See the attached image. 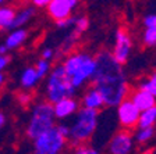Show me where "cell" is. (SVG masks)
<instances>
[{"mask_svg": "<svg viewBox=\"0 0 156 154\" xmlns=\"http://www.w3.org/2000/svg\"><path fill=\"white\" fill-rule=\"evenodd\" d=\"M10 63V57L9 56H3V54H0V72H3V70L9 65Z\"/></svg>", "mask_w": 156, "mask_h": 154, "instance_id": "cell-30", "label": "cell"}, {"mask_svg": "<svg viewBox=\"0 0 156 154\" xmlns=\"http://www.w3.org/2000/svg\"><path fill=\"white\" fill-rule=\"evenodd\" d=\"M155 135V128H138L135 132V140L140 145H145Z\"/></svg>", "mask_w": 156, "mask_h": 154, "instance_id": "cell-21", "label": "cell"}, {"mask_svg": "<svg viewBox=\"0 0 156 154\" xmlns=\"http://www.w3.org/2000/svg\"><path fill=\"white\" fill-rule=\"evenodd\" d=\"M96 71L92 78L94 87L102 94L106 107H117L127 99L130 89L123 65L112 57V53L103 50L98 53Z\"/></svg>", "mask_w": 156, "mask_h": 154, "instance_id": "cell-1", "label": "cell"}, {"mask_svg": "<svg viewBox=\"0 0 156 154\" xmlns=\"http://www.w3.org/2000/svg\"><path fill=\"white\" fill-rule=\"evenodd\" d=\"M34 68H35V71H36L38 79L41 80L50 74V61H46V60H42V58H41V60L35 64Z\"/></svg>", "mask_w": 156, "mask_h": 154, "instance_id": "cell-22", "label": "cell"}, {"mask_svg": "<svg viewBox=\"0 0 156 154\" xmlns=\"http://www.w3.org/2000/svg\"><path fill=\"white\" fill-rule=\"evenodd\" d=\"M96 128H98V111L82 107L81 110H78V112L75 114L74 119L71 122V125L68 126V131H70L68 139L75 146L85 145V142H88L92 138Z\"/></svg>", "mask_w": 156, "mask_h": 154, "instance_id": "cell-3", "label": "cell"}, {"mask_svg": "<svg viewBox=\"0 0 156 154\" xmlns=\"http://www.w3.org/2000/svg\"><path fill=\"white\" fill-rule=\"evenodd\" d=\"M89 26V19L87 18L85 15H75V21L74 25H73V33L77 35L78 38L85 32Z\"/></svg>", "mask_w": 156, "mask_h": 154, "instance_id": "cell-20", "label": "cell"}, {"mask_svg": "<svg viewBox=\"0 0 156 154\" xmlns=\"http://www.w3.org/2000/svg\"><path fill=\"white\" fill-rule=\"evenodd\" d=\"M142 43L146 47L156 46V28H145L142 33Z\"/></svg>", "mask_w": 156, "mask_h": 154, "instance_id": "cell-23", "label": "cell"}, {"mask_svg": "<svg viewBox=\"0 0 156 154\" xmlns=\"http://www.w3.org/2000/svg\"><path fill=\"white\" fill-rule=\"evenodd\" d=\"M39 79L38 75H36V71L34 67H27L25 70L21 72V77H20V85L24 90H31L38 85Z\"/></svg>", "mask_w": 156, "mask_h": 154, "instance_id": "cell-16", "label": "cell"}, {"mask_svg": "<svg viewBox=\"0 0 156 154\" xmlns=\"http://www.w3.org/2000/svg\"><path fill=\"white\" fill-rule=\"evenodd\" d=\"M136 89L146 90V92H149V93L156 99V71H153L148 78L141 80L140 84H138V87H136Z\"/></svg>", "mask_w": 156, "mask_h": 154, "instance_id": "cell-19", "label": "cell"}, {"mask_svg": "<svg viewBox=\"0 0 156 154\" xmlns=\"http://www.w3.org/2000/svg\"><path fill=\"white\" fill-rule=\"evenodd\" d=\"M53 112H55L56 119H66L73 117L78 112V101L74 97L62 99L56 104H53Z\"/></svg>", "mask_w": 156, "mask_h": 154, "instance_id": "cell-11", "label": "cell"}, {"mask_svg": "<svg viewBox=\"0 0 156 154\" xmlns=\"http://www.w3.org/2000/svg\"><path fill=\"white\" fill-rule=\"evenodd\" d=\"M77 4V0H50L46 9H48L49 15L57 22V21L73 17Z\"/></svg>", "mask_w": 156, "mask_h": 154, "instance_id": "cell-9", "label": "cell"}, {"mask_svg": "<svg viewBox=\"0 0 156 154\" xmlns=\"http://www.w3.org/2000/svg\"><path fill=\"white\" fill-rule=\"evenodd\" d=\"M66 143L67 139L55 126L50 131L38 136L34 140V147L36 154H60V151L66 147Z\"/></svg>", "mask_w": 156, "mask_h": 154, "instance_id": "cell-6", "label": "cell"}, {"mask_svg": "<svg viewBox=\"0 0 156 154\" xmlns=\"http://www.w3.org/2000/svg\"><path fill=\"white\" fill-rule=\"evenodd\" d=\"M55 121L56 117L53 112V104L48 101L38 103L29 117L28 125H27V136L31 140H35L42 133L55 128Z\"/></svg>", "mask_w": 156, "mask_h": 154, "instance_id": "cell-5", "label": "cell"}, {"mask_svg": "<svg viewBox=\"0 0 156 154\" xmlns=\"http://www.w3.org/2000/svg\"><path fill=\"white\" fill-rule=\"evenodd\" d=\"M131 49H133V40L130 33L127 32V29L119 28L114 33V47L112 51V57L120 65H123L130 57Z\"/></svg>", "mask_w": 156, "mask_h": 154, "instance_id": "cell-7", "label": "cell"}, {"mask_svg": "<svg viewBox=\"0 0 156 154\" xmlns=\"http://www.w3.org/2000/svg\"><path fill=\"white\" fill-rule=\"evenodd\" d=\"M16 17V10L11 6L0 7V31L2 29H10L13 19Z\"/></svg>", "mask_w": 156, "mask_h": 154, "instance_id": "cell-17", "label": "cell"}, {"mask_svg": "<svg viewBox=\"0 0 156 154\" xmlns=\"http://www.w3.org/2000/svg\"><path fill=\"white\" fill-rule=\"evenodd\" d=\"M49 2H50V0H34L32 6L35 7V9H36V7H48Z\"/></svg>", "mask_w": 156, "mask_h": 154, "instance_id": "cell-31", "label": "cell"}, {"mask_svg": "<svg viewBox=\"0 0 156 154\" xmlns=\"http://www.w3.org/2000/svg\"><path fill=\"white\" fill-rule=\"evenodd\" d=\"M17 100H18L23 106H27V104H29L31 103V100H32V96H31V93H28V92H21V93L17 96Z\"/></svg>", "mask_w": 156, "mask_h": 154, "instance_id": "cell-27", "label": "cell"}, {"mask_svg": "<svg viewBox=\"0 0 156 154\" xmlns=\"http://www.w3.org/2000/svg\"><path fill=\"white\" fill-rule=\"evenodd\" d=\"M7 51H9V50H7V47H6V46H4V45H2V46H0V54L6 56V53H7Z\"/></svg>", "mask_w": 156, "mask_h": 154, "instance_id": "cell-33", "label": "cell"}, {"mask_svg": "<svg viewBox=\"0 0 156 154\" xmlns=\"http://www.w3.org/2000/svg\"><path fill=\"white\" fill-rule=\"evenodd\" d=\"M62 65L73 86L75 89H81L94 78L96 71V58L84 51H77L67 56Z\"/></svg>", "mask_w": 156, "mask_h": 154, "instance_id": "cell-2", "label": "cell"}, {"mask_svg": "<svg viewBox=\"0 0 156 154\" xmlns=\"http://www.w3.org/2000/svg\"><path fill=\"white\" fill-rule=\"evenodd\" d=\"M128 99L133 101V104L140 110V112L145 111V110H149L152 107L156 106V99L146 90H141L136 89L134 92L130 93V97Z\"/></svg>", "mask_w": 156, "mask_h": 154, "instance_id": "cell-12", "label": "cell"}, {"mask_svg": "<svg viewBox=\"0 0 156 154\" xmlns=\"http://www.w3.org/2000/svg\"><path fill=\"white\" fill-rule=\"evenodd\" d=\"M6 125V115H4V112L0 111V129L3 128Z\"/></svg>", "mask_w": 156, "mask_h": 154, "instance_id": "cell-32", "label": "cell"}, {"mask_svg": "<svg viewBox=\"0 0 156 154\" xmlns=\"http://www.w3.org/2000/svg\"><path fill=\"white\" fill-rule=\"evenodd\" d=\"M55 57V50L50 47H45L42 50V60H46V61H50L52 58Z\"/></svg>", "mask_w": 156, "mask_h": 154, "instance_id": "cell-28", "label": "cell"}, {"mask_svg": "<svg viewBox=\"0 0 156 154\" xmlns=\"http://www.w3.org/2000/svg\"><path fill=\"white\" fill-rule=\"evenodd\" d=\"M74 154H99V151H98L96 149L91 147V146L81 145V146H77V147H75Z\"/></svg>", "mask_w": 156, "mask_h": 154, "instance_id": "cell-24", "label": "cell"}, {"mask_svg": "<svg viewBox=\"0 0 156 154\" xmlns=\"http://www.w3.org/2000/svg\"><path fill=\"white\" fill-rule=\"evenodd\" d=\"M140 110L133 104L128 97L117 106V119L123 128L131 129L134 126H138V119H140Z\"/></svg>", "mask_w": 156, "mask_h": 154, "instance_id": "cell-8", "label": "cell"}, {"mask_svg": "<svg viewBox=\"0 0 156 154\" xmlns=\"http://www.w3.org/2000/svg\"><path fill=\"white\" fill-rule=\"evenodd\" d=\"M144 26L145 28H156V13L148 14L144 18Z\"/></svg>", "mask_w": 156, "mask_h": 154, "instance_id": "cell-26", "label": "cell"}, {"mask_svg": "<svg viewBox=\"0 0 156 154\" xmlns=\"http://www.w3.org/2000/svg\"><path fill=\"white\" fill-rule=\"evenodd\" d=\"M134 140L133 135L128 131H119L109 142V151L110 154H130L133 150Z\"/></svg>", "mask_w": 156, "mask_h": 154, "instance_id": "cell-10", "label": "cell"}, {"mask_svg": "<svg viewBox=\"0 0 156 154\" xmlns=\"http://www.w3.org/2000/svg\"><path fill=\"white\" fill-rule=\"evenodd\" d=\"M156 124V106L140 114L138 128H153Z\"/></svg>", "mask_w": 156, "mask_h": 154, "instance_id": "cell-18", "label": "cell"}, {"mask_svg": "<svg viewBox=\"0 0 156 154\" xmlns=\"http://www.w3.org/2000/svg\"><path fill=\"white\" fill-rule=\"evenodd\" d=\"M3 4H4V2H3V0H0V7L3 6Z\"/></svg>", "mask_w": 156, "mask_h": 154, "instance_id": "cell-35", "label": "cell"}, {"mask_svg": "<svg viewBox=\"0 0 156 154\" xmlns=\"http://www.w3.org/2000/svg\"><path fill=\"white\" fill-rule=\"evenodd\" d=\"M82 106H84V108L99 111L102 107H105L103 97H102V94L92 86V87H89V89L84 93V96H82Z\"/></svg>", "mask_w": 156, "mask_h": 154, "instance_id": "cell-13", "label": "cell"}, {"mask_svg": "<svg viewBox=\"0 0 156 154\" xmlns=\"http://www.w3.org/2000/svg\"><path fill=\"white\" fill-rule=\"evenodd\" d=\"M4 79H6V78H4V74H3V72H0V87L3 86Z\"/></svg>", "mask_w": 156, "mask_h": 154, "instance_id": "cell-34", "label": "cell"}, {"mask_svg": "<svg viewBox=\"0 0 156 154\" xmlns=\"http://www.w3.org/2000/svg\"><path fill=\"white\" fill-rule=\"evenodd\" d=\"M75 92H77V89L73 86L71 80L67 77L63 65L62 64L56 65L50 71V74L48 75V82H46V89H45L48 103L56 104L62 99L74 97Z\"/></svg>", "mask_w": 156, "mask_h": 154, "instance_id": "cell-4", "label": "cell"}, {"mask_svg": "<svg viewBox=\"0 0 156 154\" xmlns=\"http://www.w3.org/2000/svg\"><path fill=\"white\" fill-rule=\"evenodd\" d=\"M35 14H36V9L34 6H27L24 9H21L20 11H16V17H14L13 24L10 26V31L24 28V25L28 24L35 17Z\"/></svg>", "mask_w": 156, "mask_h": 154, "instance_id": "cell-14", "label": "cell"}, {"mask_svg": "<svg viewBox=\"0 0 156 154\" xmlns=\"http://www.w3.org/2000/svg\"><path fill=\"white\" fill-rule=\"evenodd\" d=\"M56 128H57V131L60 132L66 139H68V133H70V131H68V125H66V124H58Z\"/></svg>", "mask_w": 156, "mask_h": 154, "instance_id": "cell-29", "label": "cell"}, {"mask_svg": "<svg viewBox=\"0 0 156 154\" xmlns=\"http://www.w3.org/2000/svg\"><path fill=\"white\" fill-rule=\"evenodd\" d=\"M28 39V31L25 28L14 29L7 35L6 40H4V46L7 47V50H14L18 49L20 46H23Z\"/></svg>", "mask_w": 156, "mask_h": 154, "instance_id": "cell-15", "label": "cell"}, {"mask_svg": "<svg viewBox=\"0 0 156 154\" xmlns=\"http://www.w3.org/2000/svg\"><path fill=\"white\" fill-rule=\"evenodd\" d=\"M74 21H75V15H73V17H70V18L57 21L56 25H57V28H60V29H67V28H71V26L74 25Z\"/></svg>", "mask_w": 156, "mask_h": 154, "instance_id": "cell-25", "label": "cell"}]
</instances>
